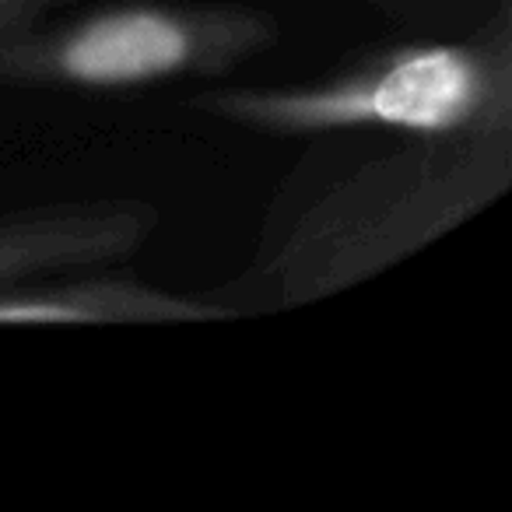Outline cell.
I'll return each mask as SVG.
<instances>
[{"label": "cell", "mask_w": 512, "mask_h": 512, "mask_svg": "<svg viewBox=\"0 0 512 512\" xmlns=\"http://www.w3.org/2000/svg\"><path fill=\"white\" fill-rule=\"evenodd\" d=\"M274 193L218 302L239 316L316 306L484 214L512 186V130L320 137Z\"/></svg>", "instance_id": "cell-1"}, {"label": "cell", "mask_w": 512, "mask_h": 512, "mask_svg": "<svg viewBox=\"0 0 512 512\" xmlns=\"http://www.w3.org/2000/svg\"><path fill=\"white\" fill-rule=\"evenodd\" d=\"M197 113L267 137L414 134L453 137L512 130V15H495L460 39H425L302 85L207 88Z\"/></svg>", "instance_id": "cell-2"}, {"label": "cell", "mask_w": 512, "mask_h": 512, "mask_svg": "<svg viewBox=\"0 0 512 512\" xmlns=\"http://www.w3.org/2000/svg\"><path fill=\"white\" fill-rule=\"evenodd\" d=\"M278 39V18L249 4L123 0L0 39V88L113 95L218 81L274 50Z\"/></svg>", "instance_id": "cell-3"}, {"label": "cell", "mask_w": 512, "mask_h": 512, "mask_svg": "<svg viewBox=\"0 0 512 512\" xmlns=\"http://www.w3.org/2000/svg\"><path fill=\"white\" fill-rule=\"evenodd\" d=\"M158 225V207L141 197L53 200L0 211V288L60 271H106L141 253Z\"/></svg>", "instance_id": "cell-4"}, {"label": "cell", "mask_w": 512, "mask_h": 512, "mask_svg": "<svg viewBox=\"0 0 512 512\" xmlns=\"http://www.w3.org/2000/svg\"><path fill=\"white\" fill-rule=\"evenodd\" d=\"M225 320H235L225 302L179 295L127 274H102V267L0 288V327H169Z\"/></svg>", "instance_id": "cell-5"}, {"label": "cell", "mask_w": 512, "mask_h": 512, "mask_svg": "<svg viewBox=\"0 0 512 512\" xmlns=\"http://www.w3.org/2000/svg\"><path fill=\"white\" fill-rule=\"evenodd\" d=\"M67 4H74V0H0V39L36 29L53 11L67 8Z\"/></svg>", "instance_id": "cell-6"}, {"label": "cell", "mask_w": 512, "mask_h": 512, "mask_svg": "<svg viewBox=\"0 0 512 512\" xmlns=\"http://www.w3.org/2000/svg\"><path fill=\"white\" fill-rule=\"evenodd\" d=\"M383 4H432V0H383Z\"/></svg>", "instance_id": "cell-7"}]
</instances>
